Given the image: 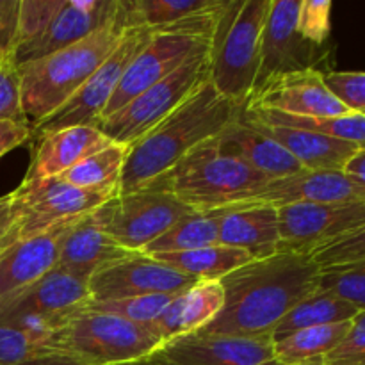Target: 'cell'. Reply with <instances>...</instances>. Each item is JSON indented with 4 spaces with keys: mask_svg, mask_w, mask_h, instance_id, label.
I'll use <instances>...</instances> for the list:
<instances>
[{
    "mask_svg": "<svg viewBox=\"0 0 365 365\" xmlns=\"http://www.w3.org/2000/svg\"><path fill=\"white\" fill-rule=\"evenodd\" d=\"M191 212L196 210L173 195L146 185L132 192H116L95 210V216L116 245L127 252L141 253Z\"/></svg>",
    "mask_w": 365,
    "mask_h": 365,
    "instance_id": "30bf717a",
    "label": "cell"
},
{
    "mask_svg": "<svg viewBox=\"0 0 365 365\" xmlns=\"http://www.w3.org/2000/svg\"><path fill=\"white\" fill-rule=\"evenodd\" d=\"M323 81L349 113L365 114V71H323Z\"/></svg>",
    "mask_w": 365,
    "mask_h": 365,
    "instance_id": "ab89813d",
    "label": "cell"
},
{
    "mask_svg": "<svg viewBox=\"0 0 365 365\" xmlns=\"http://www.w3.org/2000/svg\"><path fill=\"white\" fill-rule=\"evenodd\" d=\"M152 34L153 31H148V29H127L116 48L96 68V71H93L91 77L81 86V89L56 113L32 127V138L45 132L59 130V128L95 125L102 118L109 100L113 98L130 61L138 56V52L146 45Z\"/></svg>",
    "mask_w": 365,
    "mask_h": 365,
    "instance_id": "8fae6325",
    "label": "cell"
},
{
    "mask_svg": "<svg viewBox=\"0 0 365 365\" xmlns=\"http://www.w3.org/2000/svg\"><path fill=\"white\" fill-rule=\"evenodd\" d=\"M314 262L319 266V269H331V267L348 266V264L359 262L365 259V225L328 242L319 246L309 253Z\"/></svg>",
    "mask_w": 365,
    "mask_h": 365,
    "instance_id": "8d00e7d4",
    "label": "cell"
},
{
    "mask_svg": "<svg viewBox=\"0 0 365 365\" xmlns=\"http://www.w3.org/2000/svg\"><path fill=\"white\" fill-rule=\"evenodd\" d=\"M120 13V0H64L59 13L32 41L18 46L16 64L31 63L68 48L106 27Z\"/></svg>",
    "mask_w": 365,
    "mask_h": 365,
    "instance_id": "2e32d148",
    "label": "cell"
},
{
    "mask_svg": "<svg viewBox=\"0 0 365 365\" xmlns=\"http://www.w3.org/2000/svg\"><path fill=\"white\" fill-rule=\"evenodd\" d=\"M225 305V289L220 280H200L173 296L163 316L152 324L164 341L191 335L209 327Z\"/></svg>",
    "mask_w": 365,
    "mask_h": 365,
    "instance_id": "cb8c5ba5",
    "label": "cell"
},
{
    "mask_svg": "<svg viewBox=\"0 0 365 365\" xmlns=\"http://www.w3.org/2000/svg\"><path fill=\"white\" fill-rule=\"evenodd\" d=\"M214 141L223 155L246 164L269 180L291 177L303 171L302 164L284 146L250 123L242 113Z\"/></svg>",
    "mask_w": 365,
    "mask_h": 365,
    "instance_id": "44dd1931",
    "label": "cell"
},
{
    "mask_svg": "<svg viewBox=\"0 0 365 365\" xmlns=\"http://www.w3.org/2000/svg\"><path fill=\"white\" fill-rule=\"evenodd\" d=\"M242 113L253 120L260 121V123L312 130L317 134L328 135V138L353 143L359 148H365V114L349 113L331 118H299L277 113V110L259 109V107H246Z\"/></svg>",
    "mask_w": 365,
    "mask_h": 365,
    "instance_id": "d6a6232c",
    "label": "cell"
},
{
    "mask_svg": "<svg viewBox=\"0 0 365 365\" xmlns=\"http://www.w3.org/2000/svg\"><path fill=\"white\" fill-rule=\"evenodd\" d=\"M175 294H148V296H134V298L121 299H107V302H91L86 305L88 310H95L100 314H110V316L121 317L130 323L145 324L152 327Z\"/></svg>",
    "mask_w": 365,
    "mask_h": 365,
    "instance_id": "e575fe53",
    "label": "cell"
},
{
    "mask_svg": "<svg viewBox=\"0 0 365 365\" xmlns=\"http://www.w3.org/2000/svg\"><path fill=\"white\" fill-rule=\"evenodd\" d=\"M127 29L120 0V13L106 27L68 48L18 66L21 109L31 130L81 89L93 71L116 48Z\"/></svg>",
    "mask_w": 365,
    "mask_h": 365,
    "instance_id": "3957f363",
    "label": "cell"
},
{
    "mask_svg": "<svg viewBox=\"0 0 365 365\" xmlns=\"http://www.w3.org/2000/svg\"><path fill=\"white\" fill-rule=\"evenodd\" d=\"M323 365H365V309L353 317L344 339L324 356Z\"/></svg>",
    "mask_w": 365,
    "mask_h": 365,
    "instance_id": "b9f144b4",
    "label": "cell"
},
{
    "mask_svg": "<svg viewBox=\"0 0 365 365\" xmlns=\"http://www.w3.org/2000/svg\"><path fill=\"white\" fill-rule=\"evenodd\" d=\"M349 323L307 328L273 341L278 365H323L324 356L344 339Z\"/></svg>",
    "mask_w": 365,
    "mask_h": 365,
    "instance_id": "f1b7e54d",
    "label": "cell"
},
{
    "mask_svg": "<svg viewBox=\"0 0 365 365\" xmlns=\"http://www.w3.org/2000/svg\"><path fill=\"white\" fill-rule=\"evenodd\" d=\"M360 310L339 298L337 294L317 287L312 294L298 303L294 309L289 310L287 316L278 323L273 331V341L291 335L294 331L307 330V328L327 327V324H339L351 321Z\"/></svg>",
    "mask_w": 365,
    "mask_h": 365,
    "instance_id": "83f0119b",
    "label": "cell"
},
{
    "mask_svg": "<svg viewBox=\"0 0 365 365\" xmlns=\"http://www.w3.org/2000/svg\"><path fill=\"white\" fill-rule=\"evenodd\" d=\"M103 232L95 212L81 217L64 239L57 267L89 280L95 271L118 259L130 255Z\"/></svg>",
    "mask_w": 365,
    "mask_h": 365,
    "instance_id": "484cf974",
    "label": "cell"
},
{
    "mask_svg": "<svg viewBox=\"0 0 365 365\" xmlns=\"http://www.w3.org/2000/svg\"><path fill=\"white\" fill-rule=\"evenodd\" d=\"M223 0H121L127 27L164 31L216 9Z\"/></svg>",
    "mask_w": 365,
    "mask_h": 365,
    "instance_id": "4316f807",
    "label": "cell"
},
{
    "mask_svg": "<svg viewBox=\"0 0 365 365\" xmlns=\"http://www.w3.org/2000/svg\"><path fill=\"white\" fill-rule=\"evenodd\" d=\"M63 4L64 0H20L16 48L38 38L52 18L59 13Z\"/></svg>",
    "mask_w": 365,
    "mask_h": 365,
    "instance_id": "74e56055",
    "label": "cell"
},
{
    "mask_svg": "<svg viewBox=\"0 0 365 365\" xmlns=\"http://www.w3.org/2000/svg\"><path fill=\"white\" fill-rule=\"evenodd\" d=\"M365 202V187L356 184L344 171L303 170L291 177H282L264 184L242 205L285 207V205H324V203Z\"/></svg>",
    "mask_w": 365,
    "mask_h": 365,
    "instance_id": "e0dca14e",
    "label": "cell"
},
{
    "mask_svg": "<svg viewBox=\"0 0 365 365\" xmlns=\"http://www.w3.org/2000/svg\"><path fill=\"white\" fill-rule=\"evenodd\" d=\"M20 0H0V56L14 57L18 43Z\"/></svg>",
    "mask_w": 365,
    "mask_h": 365,
    "instance_id": "7bdbcfd3",
    "label": "cell"
},
{
    "mask_svg": "<svg viewBox=\"0 0 365 365\" xmlns=\"http://www.w3.org/2000/svg\"><path fill=\"white\" fill-rule=\"evenodd\" d=\"M271 0H225L209 50V82L242 110L250 103L260 66V45Z\"/></svg>",
    "mask_w": 365,
    "mask_h": 365,
    "instance_id": "277c9868",
    "label": "cell"
},
{
    "mask_svg": "<svg viewBox=\"0 0 365 365\" xmlns=\"http://www.w3.org/2000/svg\"><path fill=\"white\" fill-rule=\"evenodd\" d=\"M299 6L302 0H271L260 45L259 73L250 102L278 78L298 71L319 70V63L324 61L323 46L312 45L299 36Z\"/></svg>",
    "mask_w": 365,
    "mask_h": 365,
    "instance_id": "7c38bea8",
    "label": "cell"
},
{
    "mask_svg": "<svg viewBox=\"0 0 365 365\" xmlns=\"http://www.w3.org/2000/svg\"><path fill=\"white\" fill-rule=\"evenodd\" d=\"M319 266L309 253L278 252L250 260L221 280L225 305L202 331L271 337L289 310L319 287Z\"/></svg>",
    "mask_w": 365,
    "mask_h": 365,
    "instance_id": "6da1fadb",
    "label": "cell"
},
{
    "mask_svg": "<svg viewBox=\"0 0 365 365\" xmlns=\"http://www.w3.org/2000/svg\"><path fill=\"white\" fill-rule=\"evenodd\" d=\"M32 138L31 125L21 121H0V157L18 148Z\"/></svg>",
    "mask_w": 365,
    "mask_h": 365,
    "instance_id": "ee69618b",
    "label": "cell"
},
{
    "mask_svg": "<svg viewBox=\"0 0 365 365\" xmlns=\"http://www.w3.org/2000/svg\"><path fill=\"white\" fill-rule=\"evenodd\" d=\"M192 284H196V280L145 253H130L114 260L95 271L88 280L91 302L148 294H178Z\"/></svg>",
    "mask_w": 365,
    "mask_h": 365,
    "instance_id": "5bb4252c",
    "label": "cell"
},
{
    "mask_svg": "<svg viewBox=\"0 0 365 365\" xmlns=\"http://www.w3.org/2000/svg\"><path fill=\"white\" fill-rule=\"evenodd\" d=\"M330 0H302L298 14V32L316 46H324L331 32Z\"/></svg>",
    "mask_w": 365,
    "mask_h": 365,
    "instance_id": "60d3db41",
    "label": "cell"
},
{
    "mask_svg": "<svg viewBox=\"0 0 365 365\" xmlns=\"http://www.w3.org/2000/svg\"><path fill=\"white\" fill-rule=\"evenodd\" d=\"M38 145L34 148L31 166L24 180L61 177L91 153L110 145V139L95 125L59 128L36 135Z\"/></svg>",
    "mask_w": 365,
    "mask_h": 365,
    "instance_id": "7402d4cb",
    "label": "cell"
},
{
    "mask_svg": "<svg viewBox=\"0 0 365 365\" xmlns=\"http://www.w3.org/2000/svg\"><path fill=\"white\" fill-rule=\"evenodd\" d=\"M220 245L242 250L252 259L280 252V217L273 205H232L220 209Z\"/></svg>",
    "mask_w": 365,
    "mask_h": 365,
    "instance_id": "603a6c76",
    "label": "cell"
},
{
    "mask_svg": "<svg viewBox=\"0 0 365 365\" xmlns=\"http://www.w3.org/2000/svg\"><path fill=\"white\" fill-rule=\"evenodd\" d=\"M127 365H134V364H127Z\"/></svg>",
    "mask_w": 365,
    "mask_h": 365,
    "instance_id": "7dc6e473",
    "label": "cell"
},
{
    "mask_svg": "<svg viewBox=\"0 0 365 365\" xmlns=\"http://www.w3.org/2000/svg\"><path fill=\"white\" fill-rule=\"evenodd\" d=\"M223 4L225 0L216 9L200 14L177 27L153 32L152 38L146 41V45L139 50L138 56L125 70L123 78L107 103L102 118L120 110L139 93L152 88L153 84L178 70L192 56L205 52L209 48L216 16Z\"/></svg>",
    "mask_w": 365,
    "mask_h": 365,
    "instance_id": "8992f818",
    "label": "cell"
},
{
    "mask_svg": "<svg viewBox=\"0 0 365 365\" xmlns=\"http://www.w3.org/2000/svg\"><path fill=\"white\" fill-rule=\"evenodd\" d=\"M242 116L255 125L257 128L269 135L271 139L284 146L299 164L303 170L309 171H342L346 163L356 153L359 146L353 143L341 141V139L328 138L324 134H317L312 130L303 128L282 127V125H267L253 120V118Z\"/></svg>",
    "mask_w": 365,
    "mask_h": 365,
    "instance_id": "d4e9b609",
    "label": "cell"
},
{
    "mask_svg": "<svg viewBox=\"0 0 365 365\" xmlns=\"http://www.w3.org/2000/svg\"><path fill=\"white\" fill-rule=\"evenodd\" d=\"M134 365H278L271 337L196 331L164 341Z\"/></svg>",
    "mask_w": 365,
    "mask_h": 365,
    "instance_id": "4fadbf2b",
    "label": "cell"
},
{
    "mask_svg": "<svg viewBox=\"0 0 365 365\" xmlns=\"http://www.w3.org/2000/svg\"><path fill=\"white\" fill-rule=\"evenodd\" d=\"M280 252L310 253L365 225V202L278 207Z\"/></svg>",
    "mask_w": 365,
    "mask_h": 365,
    "instance_id": "9a60e30c",
    "label": "cell"
},
{
    "mask_svg": "<svg viewBox=\"0 0 365 365\" xmlns=\"http://www.w3.org/2000/svg\"><path fill=\"white\" fill-rule=\"evenodd\" d=\"M0 121L27 123L21 109L20 70L14 57L0 56Z\"/></svg>",
    "mask_w": 365,
    "mask_h": 365,
    "instance_id": "f35d334b",
    "label": "cell"
},
{
    "mask_svg": "<svg viewBox=\"0 0 365 365\" xmlns=\"http://www.w3.org/2000/svg\"><path fill=\"white\" fill-rule=\"evenodd\" d=\"M53 341L88 365L141 362L163 344L152 327L88 309L68 319Z\"/></svg>",
    "mask_w": 365,
    "mask_h": 365,
    "instance_id": "52a82bcc",
    "label": "cell"
},
{
    "mask_svg": "<svg viewBox=\"0 0 365 365\" xmlns=\"http://www.w3.org/2000/svg\"><path fill=\"white\" fill-rule=\"evenodd\" d=\"M246 107L277 110L299 118H331L349 114L323 81V71L307 70L282 77L267 86Z\"/></svg>",
    "mask_w": 365,
    "mask_h": 365,
    "instance_id": "ffe728a7",
    "label": "cell"
},
{
    "mask_svg": "<svg viewBox=\"0 0 365 365\" xmlns=\"http://www.w3.org/2000/svg\"><path fill=\"white\" fill-rule=\"evenodd\" d=\"M342 171H344L349 178H353L356 184L364 185L365 187V148L356 150V153L346 163L344 170Z\"/></svg>",
    "mask_w": 365,
    "mask_h": 365,
    "instance_id": "bcb514c9",
    "label": "cell"
},
{
    "mask_svg": "<svg viewBox=\"0 0 365 365\" xmlns=\"http://www.w3.org/2000/svg\"><path fill=\"white\" fill-rule=\"evenodd\" d=\"M153 259L168 264L170 267L177 269L178 273L192 278V280H223L227 274L235 271L237 267L245 266L252 257L246 252L237 248H230L225 245L205 246L191 252L170 253V255H157Z\"/></svg>",
    "mask_w": 365,
    "mask_h": 365,
    "instance_id": "f546056e",
    "label": "cell"
},
{
    "mask_svg": "<svg viewBox=\"0 0 365 365\" xmlns=\"http://www.w3.org/2000/svg\"><path fill=\"white\" fill-rule=\"evenodd\" d=\"M127 152L128 146L113 141L106 148L91 153L73 168L64 171L59 178L91 191H118Z\"/></svg>",
    "mask_w": 365,
    "mask_h": 365,
    "instance_id": "836d02e7",
    "label": "cell"
},
{
    "mask_svg": "<svg viewBox=\"0 0 365 365\" xmlns=\"http://www.w3.org/2000/svg\"><path fill=\"white\" fill-rule=\"evenodd\" d=\"M214 139L200 145L170 171L150 182V187L170 192L196 212L227 209L248 202L269 178L223 155Z\"/></svg>",
    "mask_w": 365,
    "mask_h": 365,
    "instance_id": "5b68a950",
    "label": "cell"
},
{
    "mask_svg": "<svg viewBox=\"0 0 365 365\" xmlns=\"http://www.w3.org/2000/svg\"><path fill=\"white\" fill-rule=\"evenodd\" d=\"M116 192L82 189L59 177L24 180L11 192L14 228L2 248L20 239L41 234L56 225L88 216Z\"/></svg>",
    "mask_w": 365,
    "mask_h": 365,
    "instance_id": "9c48e42d",
    "label": "cell"
},
{
    "mask_svg": "<svg viewBox=\"0 0 365 365\" xmlns=\"http://www.w3.org/2000/svg\"><path fill=\"white\" fill-rule=\"evenodd\" d=\"M0 365H88L56 341L0 324Z\"/></svg>",
    "mask_w": 365,
    "mask_h": 365,
    "instance_id": "4dcf8cb0",
    "label": "cell"
},
{
    "mask_svg": "<svg viewBox=\"0 0 365 365\" xmlns=\"http://www.w3.org/2000/svg\"><path fill=\"white\" fill-rule=\"evenodd\" d=\"M241 113V107L221 96L210 82L203 84L166 120L128 146L118 192L146 187L192 150L217 138Z\"/></svg>",
    "mask_w": 365,
    "mask_h": 365,
    "instance_id": "7a4b0ae2",
    "label": "cell"
},
{
    "mask_svg": "<svg viewBox=\"0 0 365 365\" xmlns=\"http://www.w3.org/2000/svg\"><path fill=\"white\" fill-rule=\"evenodd\" d=\"M220 239V210L191 212L150 242L141 253L150 257L191 252L217 245Z\"/></svg>",
    "mask_w": 365,
    "mask_h": 365,
    "instance_id": "1f68e13d",
    "label": "cell"
},
{
    "mask_svg": "<svg viewBox=\"0 0 365 365\" xmlns=\"http://www.w3.org/2000/svg\"><path fill=\"white\" fill-rule=\"evenodd\" d=\"M89 299L86 278L56 267L24 291L0 299V319L16 312H36L66 324L68 319L86 309Z\"/></svg>",
    "mask_w": 365,
    "mask_h": 365,
    "instance_id": "d6986e66",
    "label": "cell"
},
{
    "mask_svg": "<svg viewBox=\"0 0 365 365\" xmlns=\"http://www.w3.org/2000/svg\"><path fill=\"white\" fill-rule=\"evenodd\" d=\"M78 220L56 225L0 250V299L24 291L56 269L64 239Z\"/></svg>",
    "mask_w": 365,
    "mask_h": 365,
    "instance_id": "ac0fdd59",
    "label": "cell"
},
{
    "mask_svg": "<svg viewBox=\"0 0 365 365\" xmlns=\"http://www.w3.org/2000/svg\"><path fill=\"white\" fill-rule=\"evenodd\" d=\"M207 50L192 56L166 78L139 93L120 110L110 116L100 118L95 127L100 128L110 141L125 146L134 145L177 110L192 93L209 82Z\"/></svg>",
    "mask_w": 365,
    "mask_h": 365,
    "instance_id": "ba28073f",
    "label": "cell"
},
{
    "mask_svg": "<svg viewBox=\"0 0 365 365\" xmlns=\"http://www.w3.org/2000/svg\"><path fill=\"white\" fill-rule=\"evenodd\" d=\"M14 228V210L11 192L6 196H0V248L9 237Z\"/></svg>",
    "mask_w": 365,
    "mask_h": 365,
    "instance_id": "f6af8a7d",
    "label": "cell"
},
{
    "mask_svg": "<svg viewBox=\"0 0 365 365\" xmlns=\"http://www.w3.org/2000/svg\"><path fill=\"white\" fill-rule=\"evenodd\" d=\"M319 289L346 299L359 310L365 309V259L348 266L321 271Z\"/></svg>",
    "mask_w": 365,
    "mask_h": 365,
    "instance_id": "d590c367",
    "label": "cell"
}]
</instances>
